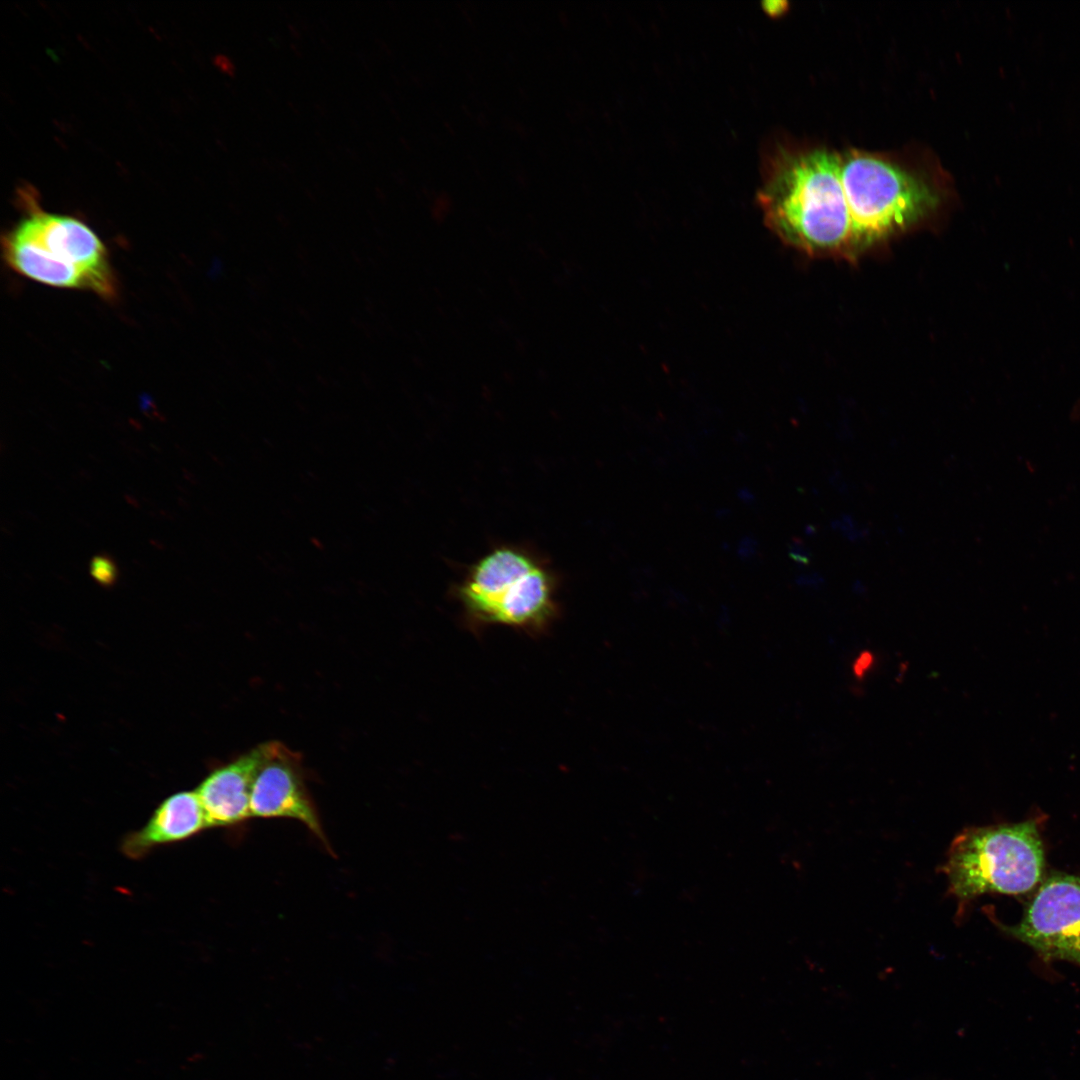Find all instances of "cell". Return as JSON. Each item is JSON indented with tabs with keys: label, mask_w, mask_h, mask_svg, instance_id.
<instances>
[{
	"label": "cell",
	"mask_w": 1080,
	"mask_h": 1080,
	"mask_svg": "<svg viewBox=\"0 0 1080 1080\" xmlns=\"http://www.w3.org/2000/svg\"><path fill=\"white\" fill-rule=\"evenodd\" d=\"M944 200L943 186L910 161L826 146L778 151L757 193L786 246L849 263L927 224Z\"/></svg>",
	"instance_id": "cell-1"
},
{
	"label": "cell",
	"mask_w": 1080,
	"mask_h": 1080,
	"mask_svg": "<svg viewBox=\"0 0 1080 1080\" xmlns=\"http://www.w3.org/2000/svg\"><path fill=\"white\" fill-rule=\"evenodd\" d=\"M558 580L535 552L498 545L467 570L455 594L475 625L500 624L525 632H544L558 616Z\"/></svg>",
	"instance_id": "cell-2"
},
{
	"label": "cell",
	"mask_w": 1080,
	"mask_h": 1080,
	"mask_svg": "<svg viewBox=\"0 0 1080 1080\" xmlns=\"http://www.w3.org/2000/svg\"><path fill=\"white\" fill-rule=\"evenodd\" d=\"M2 255L11 269L37 282L117 296L105 245L77 218L32 209L3 236Z\"/></svg>",
	"instance_id": "cell-3"
},
{
	"label": "cell",
	"mask_w": 1080,
	"mask_h": 1080,
	"mask_svg": "<svg viewBox=\"0 0 1080 1080\" xmlns=\"http://www.w3.org/2000/svg\"><path fill=\"white\" fill-rule=\"evenodd\" d=\"M1045 869L1039 821L969 827L952 841L943 865L948 891L963 906L986 893L1021 895Z\"/></svg>",
	"instance_id": "cell-4"
},
{
	"label": "cell",
	"mask_w": 1080,
	"mask_h": 1080,
	"mask_svg": "<svg viewBox=\"0 0 1080 1080\" xmlns=\"http://www.w3.org/2000/svg\"><path fill=\"white\" fill-rule=\"evenodd\" d=\"M1000 927L1043 961L1063 960L1080 967V875L1051 873L1037 886L1021 920Z\"/></svg>",
	"instance_id": "cell-5"
},
{
	"label": "cell",
	"mask_w": 1080,
	"mask_h": 1080,
	"mask_svg": "<svg viewBox=\"0 0 1080 1080\" xmlns=\"http://www.w3.org/2000/svg\"><path fill=\"white\" fill-rule=\"evenodd\" d=\"M258 749L259 762L250 798L251 817L297 820L331 852L304 781L300 756L277 741L263 743Z\"/></svg>",
	"instance_id": "cell-6"
},
{
	"label": "cell",
	"mask_w": 1080,
	"mask_h": 1080,
	"mask_svg": "<svg viewBox=\"0 0 1080 1080\" xmlns=\"http://www.w3.org/2000/svg\"><path fill=\"white\" fill-rule=\"evenodd\" d=\"M207 828L196 791H181L163 800L144 826L128 833L121 851L130 859H141L157 847L188 840Z\"/></svg>",
	"instance_id": "cell-7"
},
{
	"label": "cell",
	"mask_w": 1080,
	"mask_h": 1080,
	"mask_svg": "<svg viewBox=\"0 0 1080 1080\" xmlns=\"http://www.w3.org/2000/svg\"><path fill=\"white\" fill-rule=\"evenodd\" d=\"M258 762L257 746L214 770L197 787L209 828H232L251 818L250 798Z\"/></svg>",
	"instance_id": "cell-8"
},
{
	"label": "cell",
	"mask_w": 1080,
	"mask_h": 1080,
	"mask_svg": "<svg viewBox=\"0 0 1080 1080\" xmlns=\"http://www.w3.org/2000/svg\"><path fill=\"white\" fill-rule=\"evenodd\" d=\"M91 577L103 587H112L118 579L119 571L116 562L108 554H95L89 562Z\"/></svg>",
	"instance_id": "cell-9"
},
{
	"label": "cell",
	"mask_w": 1080,
	"mask_h": 1080,
	"mask_svg": "<svg viewBox=\"0 0 1080 1080\" xmlns=\"http://www.w3.org/2000/svg\"><path fill=\"white\" fill-rule=\"evenodd\" d=\"M832 527L839 530L845 537L851 541H858L868 535L869 530L865 527H860L852 516L844 514L840 519L832 522Z\"/></svg>",
	"instance_id": "cell-10"
},
{
	"label": "cell",
	"mask_w": 1080,
	"mask_h": 1080,
	"mask_svg": "<svg viewBox=\"0 0 1080 1080\" xmlns=\"http://www.w3.org/2000/svg\"><path fill=\"white\" fill-rule=\"evenodd\" d=\"M788 554L792 560L800 565H807L811 559V552L800 539H792L788 545Z\"/></svg>",
	"instance_id": "cell-11"
},
{
	"label": "cell",
	"mask_w": 1080,
	"mask_h": 1080,
	"mask_svg": "<svg viewBox=\"0 0 1080 1080\" xmlns=\"http://www.w3.org/2000/svg\"><path fill=\"white\" fill-rule=\"evenodd\" d=\"M758 549V541L752 536H744L739 541L737 554L743 560L752 558Z\"/></svg>",
	"instance_id": "cell-12"
},
{
	"label": "cell",
	"mask_w": 1080,
	"mask_h": 1080,
	"mask_svg": "<svg viewBox=\"0 0 1080 1080\" xmlns=\"http://www.w3.org/2000/svg\"><path fill=\"white\" fill-rule=\"evenodd\" d=\"M786 8V2L784 1H766L763 2V9L770 15H779Z\"/></svg>",
	"instance_id": "cell-13"
},
{
	"label": "cell",
	"mask_w": 1080,
	"mask_h": 1080,
	"mask_svg": "<svg viewBox=\"0 0 1080 1080\" xmlns=\"http://www.w3.org/2000/svg\"><path fill=\"white\" fill-rule=\"evenodd\" d=\"M870 663H871V655L863 653L858 658V660L856 661V665L854 667V671H855L856 675L861 676L864 673V671L867 669V667L869 666Z\"/></svg>",
	"instance_id": "cell-14"
},
{
	"label": "cell",
	"mask_w": 1080,
	"mask_h": 1080,
	"mask_svg": "<svg viewBox=\"0 0 1080 1080\" xmlns=\"http://www.w3.org/2000/svg\"><path fill=\"white\" fill-rule=\"evenodd\" d=\"M797 582L799 584H805V585H817V584L822 582V578L816 573L806 574V575H800L798 577V579H797Z\"/></svg>",
	"instance_id": "cell-15"
},
{
	"label": "cell",
	"mask_w": 1080,
	"mask_h": 1080,
	"mask_svg": "<svg viewBox=\"0 0 1080 1080\" xmlns=\"http://www.w3.org/2000/svg\"><path fill=\"white\" fill-rule=\"evenodd\" d=\"M738 497L745 503H751L754 501V495L747 488L739 490Z\"/></svg>",
	"instance_id": "cell-16"
}]
</instances>
